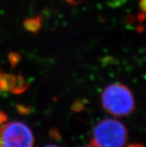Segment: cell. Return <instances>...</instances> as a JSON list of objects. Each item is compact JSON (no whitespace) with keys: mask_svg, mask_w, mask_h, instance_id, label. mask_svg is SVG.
I'll return each mask as SVG.
<instances>
[{"mask_svg":"<svg viewBox=\"0 0 146 147\" xmlns=\"http://www.w3.org/2000/svg\"><path fill=\"white\" fill-rule=\"evenodd\" d=\"M139 5L143 13L146 14V0H139Z\"/></svg>","mask_w":146,"mask_h":147,"instance_id":"7c38bea8","label":"cell"},{"mask_svg":"<svg viewBox=\"0 0 146 147\" xmlns=\"http://www.w3.org/2000/svg\"><path fill=\"white\" fill-rule=\"evenodd\" d=\"M82 147H95V146L91 144V145H87V146H82Z\"/></svg>","mask_w":146,"mask_h":147,"instance_id":"e0dca14e","label":"cell"},{"mask_svg":"<svg viewBox=\"0 0 146 147\" xmlns=\"http://www.w3.org/2000/svg\"><path fill=\"white\" fill-rule=\"evenodd\" d=\"M125 0H110L109 5L111 7H118L121 5L122 3H124Z\"/></svg>","mask_w":146,"mask_h":147,"instance_id":"30bf717a","label":"cell"},{"mask_svg":"<svg viewBox=\"0 0 146 147\" xmlns=\"http://www.w3.org/2000/svg\"><path fill=\"white\" fill-rule=\"evenodd\" d=\"M128 133L125 125L117 119H102L95 125L91 144L95 147H124Z\"/></svg>","mask_w":146,"mask_h":147,"instance_id":"7a4b0ae2","label":"cell"},{"mask_svg":"<svg viewBox=\"0 0 146 147\" xmlns=\"http://www.w3.org/2000/svg\"><path fill=\"white\" fill-rule=\"evenodd\" d=\"M16 108H17V111L19 112V114H20L21 115H27V114H29L32 111L31 107L25 105L17 104L16 105Z\"/></svg>","mask_w":146,"mask_h":147,"instance_id":"ba28073f","label":"cell"},{"mask_svg":"<svg viewBox=\"0 0 146 147\" xmlns=\"http://www.w3.org/2000/svg\"><path fill=\"white\" fill-rule=\"evenodd\" d=\"M7 59L10 63V65L12 68H15L18 65L21 61V55L19 52H11L7 55Z\"/></svg>","mask_w":146,"mask_h":147,"instance_id":"52a82bcc","label":"cell"},{"mask_svg":"<svg viewBox=\"0 0 146 147\" xmlns=\"http://www.w3.org/2000/svg\"><path fill=\"white\" fill-rule=\"evenodd\" d=\"M23 26L27 32L32 34H37L39 32L42 27V19L39 16L27 18L23 21Z\"/></svg>","mask_w":146,"mask_h":147,"instance_id":"5b68a950","label":"cell"},{"mask_svg":"<svg viewBox=\"0 0 146 147\" xmlns=\"http://www.w3.org/2000/svg\"><path fill=\"white\" fill-rule=\"evenodd\" d=\"M66 1L70 5H74L75 4V0H66Z\"/></svg>","mask_w":146,"mask_h":147,"instance_id":"2e32d148","label":"cell"},{"mask_svg":"<svg viewBox=\"0 0 146 147\" xmlns=\"http://www.w3.org/2000/svg\"><path fill=\"white\" fill-rule=\"evenodd\" d=\"M34 137L25 123L13 121L0 126V147H34Z\"/></svg>","mask_w":146,"mask_h":147,"instance_id":"3957f363","label":"cell"},{"mask_svg":"<svg viewBox=\"0 0 146 147\" xmlns=\"http://www.w3.org/2000/svg\"><path fill=\"white\" fill-rule=\"evenodd\" d=\"M127 147H145V146L142 145V144H131V145L128 146Z\"/></svg>","mask_w":146,"mask_h":147,"instance_id":"5bb4252c","label":"cell"},{"mask_svg":"<svg viewBox=\"0 0 146 147\" xmlns=\"http://www.w3.org/2000/svg\"><path fill=\"white\" fill-rule=\"evenodd\" d=\"M28 88H29V84L26 81V78L22 76H17V82L11 93L15 95H20L25 93Z\"/></svg>","mask_w":146,"mask_h":147,"instance_id":"8992f818","label":"cell"},{"mask_svg":"<svg viewBox=\"0 0 146 147\" xmlns=\"http://www.w3.org/2000/svg\"><path fill=\"white\" fill-rule=\"evenodd\" d=\"M85 108V103L82 100H76L72 105V111L75 112H81L84 110Z\"/></svg>","mask_w":146,"mask_h":147,"instance_id":"9c48e42d","label":"cell"},{"mask_svg":"<svg viewBox=\"0 0 146 147\" xmlns=\"http://www.w3.org/2000/svg\"><path fill=\"white\" fill-rule=\"evenodd\" d=\"M44 147H61V146H57V145H55V144H48V145L45 146Z\"/></svg>","mask_w":146,"mask_h":147,"instance_id":"9a60e30c","label":"cell"},{"mask_svg":"<svg viewBox=\"0 0 146 147\" xmlns=\"http://www.w3.org/2000/svg\"><path fill=\"white\" fill-rule=\"evenodd\" d=\"M7 117L5 113H4L3 111H0V126L2 125H3L4 123L7 121Z\"/></svg>","mask_w":146,"mask_h":147,"instance_id":"8fae6325","label":"cell"},{"mask_svg":"<svg viewBox=\"0 0 146 147\" xmlns=\"http://www.w3.org/2000/svg\"><path fill=\"white\" fill-rule=\"evenodd\" d=\"M104 109L115 117H126L135 109V99L128 86L115 83L107 86L102 94Z\"/></svg>","mask_w":146,"mask_h":147,"instance_id":"6da1fadb","label":"cell"},{"mask_svg":"<svg viewBox=\"0 0 146 147\" xmlns=\"http://www.w3.org/2000/svg\"><path fill=\"white\" fill-rule=\"evenodd\" d=\"M17 82V76L0 71V92H11Z\"/></svg>","mask_w":146,"mask_h":147,"instance_id":"277c9868","label":"cell"},{"mask_svg":"<svg viewBox=\"0 0 146 147\" xmlns=\"http://www.w3.org/2000/svg\"><path fill=\"white\" fill-rule=\"evenodd\" d=\"M50 135H51V137L54 138V139H57V138H60L59 131L55 129H52V130L50 131Z\"/></svg>","mask_w":146,"mask_h":147,"instance_id":"4fadbf2b","label":"cell"}]
</instances>
